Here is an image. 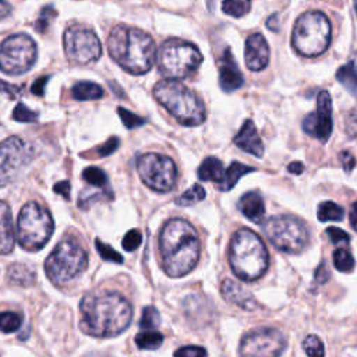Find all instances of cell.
<instances>
[{"mask_svg": "<svg viewBox=\"0 0 357 357\" xmlns=\"http://www.w3.org/2000/svg\"><path fill=\"white\" fill-rule=\"evenodd\" d=\"M81 328L96 337H110L124 332L132 319L130 301L117 291H91L81 300Z\"/></svg>", "mask_w": 357, "mask_h": 357, "instance_id": "6da1fadb", "label": "cell"}, {"mask_svg": "<svg viewBox=\"0 0 357 357\" xmlns=\"http://www.w3.org/2000/svg\"><path fill=\"white\" fill-rule=\"evenodd\" d=\"M159 251L166 275L170 278L187 275L195 268L201 251L195 229L184 219H170L160 230Z\"/></svg>", "mask_w": 357, "mask_h": 357, "instance_id": "7a4b0ae2", "label": "cell"}, {"mask_svg": "<svg viewBox=\"0 0 357 357\" xmlns=\"http://www.w3.org/2000/svg\"><path fill=\"white\" fill-rule=\"evenodd\" d=\"M110 57L127 73L139 75L148 73L156 59V45L152 36L138 28L117 25L107 38Z\"/></svg>", "mask_w": 357, "mask_h": 357, "instance_id": "3957f363", "label": "cell"}, {"mask_svg": "<svg viewBox=\"0 0 357 357\" xmlns=\"http://www.w3.org/2000/svg\"><path fill=\"white\" fill-rule=\"evenodd\" d=\"M229 264L237 278L251 282L265 273L269 265V254L259 236L243 227L230 240Z\"/></svg>", "mask_w": 357, "mask_h": 357, "instance_id": "277c9868", "label": "cell"}, {"mask_svg": "<svg viewBox=\"0 0 357 357\" xmlns=\"http://www.w3.org/2000/svg\"><path fill=\"white\" fill-rule=\"evenodd\" d=\"M153 96L183 126H198L206 117L205 106L198 95L176 78L156 82Z\"/></svg>", "mask_w": 357, "mask_h": 357, "instance_id": "5b68a950", "label": "cell"}, {"mask_svg": "<svg viewBox=\"0 0 357 357\" xmlns=\"http://www.w3.org/2000/svg\"><path fill=\"white\" fill-rule=\"evenodd\" d=\"M331 43V22L321 11H307L301 14L291 32L294 50L307 57L322 54Z\"/></svg>", "mask_w": 357, "mask_h": 357, "instance_id": "8992f818", "label": "cell"}, {"mask_svg": "<svg viewBox=\"0 0 357 357\" xmlns=\"http://www.w3.org/2000/svg\"><path fill=\"white\" fill-rule=\"evenodd\" d=\"M86 266V251L73 238L61 240L45 261V272L56 286H64L78 278Z\"/></svg>", "mask_w": 357, "mask_h": 357, "instance_id": "52a82bcc", "label": "cell"}, {"mask_svg": "<svg viewBox=\"0 0 357 357\" xmlns=\"http://www.w3.org/2000/svg\"><path fill=\"white\" fill-rule=\"evenodd\" d=\"M159 71L166 78H185L202 63V54L197 46L181 39H167L156 54Z\"/></svg>", "mask_w": 357, "mask_h": 357, "instance_id": "ba28073f", "label": "cell"}, {"mask_svg": "<svg viewBox=\"0 0 357 357\" xmlns=\"http://www.w3.org/2000/svg\"><path fill=\"white\" fill-rule=\"evenodd\" d=\"M17 229L21 247L26 251H38L50 240L54 223L47 209L35 201H29L21 208Z\"/></svg>", "mask_w": 357, "mask_h": 357, "instance_id": "9c48e42d", "label": "cell"}, {"mask_svg": "<svg viewBox=\"0 0 357 357\" xmlns=\"http://www.w3.org/2000/svg\"><path fill=\"white\" fill-rule=\"evenodd\" d=\"M266 238L279 250L287 254H300L308 243L305 225L289 215L269 218L262 226Z\"/></svg>", "mask_w": 357, "mask_h": 357, "instance_id": "30bf717a", "label": "cell"}, {"mask_svg": "<svg viewBox=\"0 0 357 357\" xmlns=\"http://www.w3.org/2000/svg\"><path fill=\"white\" fill-rule=\"evenodd\" d=\"M36 53V43L29 35H11L0 43V70L11 75L24 74L33 66Z\"/></svg>", "mask_w": 357, "mask_h": 357, "instance_id": "8fae6325", "label": "cell"}, {"mask_svg": "<svg viewBox=\"0 0 357 357\" xmlns=\"http://www.w3.org/2000/svg\"><path fill=\"white\" fill-rule=\"evenodd\" d=\"M137 172L142 183L153 191H170L177 178V167L174 162L160 153H145L137 160Z\"/></svg>", "mask_w": 357, "mask_h": 357, "instance_id": "7c38bea8", "label": "cell"}, {"mask_svg": "<svg viewBox=\"0 0 357 357\" xmlns=\"http://www.w3.org/2000/svg\"><path fill=\"white\" fill-rule=\"evenodd\" d=\"M67 59L75 64H89L102 56V45L96 33L84 26H70L63 36Z\"/></svg>", "mask_w": 357, "mask_h": 357, "instance_id": "4fadbf2b", "label": "cell"}, {"mask_svg": "<svg viewBox=\"0 0 357 357\" xmlns=\"http://www.w3.org/2000/svg\"><path fill=\"white\" fill-rule=\"evenodd\" d=\"M32 158V148L20 137H8L0 142V187L15 181Z\"/></svg>", "mask_w": 357, "mask_h": 357, "instance_id": "5bb4252c", "label": "cell"}, {"mask_svg": "<svg viewBox=\"0 0 357 357\" xmlns=\"http://www.w3.org/2000/svg\"><path fill=\"white\" fill-rule=\"evenodd\" d=\"M286 347V337L275 328H257L240 342L238 353L252 357L280 356Z\"/></svg>", "mask_w": 357, "mask_h": 357, "instance_id": "9a60e30c", "label": "cell"}, {"mask_svg": "<svg viewBox=\"0 0 357 357\" xmlns=\"http://www.w3.org/2000/svg\"><path fill=\"white\" fill-rule=\"evenodd\" d=\"M332 100L326 91H321L317 98V112L310 113L303 120V130L311 137L326 142L332 132Z\"/></svg>", "mask_w": 357, "mask_h": 357, "instance_id": "2e32d148", "label": "cell"}, {"mask_svg": "<svg viewBox=\"0 0 357 357\" xmlns=\"http://www.w3.org/2000/svg\"><path fill=\"white\" fill-rule=\"evenodd\" d=\"M245 64L251 71H261L269 63V46L261 33H252L245 40Z\"/></svg>", "mask_w": 357, "mask_h": 357, "instance_id": "e0dca14e", "label": "cell"}, {"mask_svg": "<svg viewBox=\"0 0 357 357\" xmlns=\"http://www.w3.org/2000/svg\"><path fill=\"white\" fill-rule=\"evenodd\" d=\"M244 84L243 74L230 52L226 49L219 59V85L225 92H233Z\"/></svg>", "mask_w": 357, "mask_h": 357, "instance_id": "ac0fdd59", "label": "cell"}, {"mask_svg": "<svg viewBox=\"0 0 357 357\" xmlns=\"http://www.w3.org/2000/svg\"><path fill=\"white\" fill-rule=\"evenodd\" d=\"M220 293L226 301H229L243 310L252 311L258 307L252 294L247 289H244L238 282H236L233 279H225L222 282Z\"/></svg>", "mask_w": 357, "mask_h": 357, "instance_id": "d6986e66", "label": "cell"}, {"mask_svg": "<svg viewBox=\"0 0 357 357\" xmlns=\"http://www.w3.org/2000/svg\"><path fill=\"white\" fill-rule=\"evenodd\" d=\"M234 144L241 151L251 153L255 158H262L264 155V144L252 120L244 121L243 127L234 137Z\"/></svg>", "mask_w": 357, "mask_h": 357, "instance_id": "ffe728a7", "label": "cell"}, {"mask_svg": "<svg viewBox=\"0 0 357 357\" xmlns=\"http://www.w3.org/2000/svg\"><path fill=\"white\" fill-rule=\"evenodd\" d=\"M15 244L13 213L7 202L0 201V254H8Z\"/></svg>", "mask_w": 357, "mask_h": 357, "instance_id": "44dd1931", "label": "cell"}, {"mask_svg": "<svg viewBox=\"0 0 357 357\" xmlns=\"http://www.w3.org/2000/svg\"><path fill=\"white\" fill-rule=\"evenodd\" d=\"M238 208L247 219L252 220L257 225L262 223V219L265 215V205L258 191L245 192L238 201Z\"/></svg>", "mask_w": 357, "mask_h": 357, "instance_id": "7402d4cb", "label": "cell"}, {"mask_svg": "<svg viewBox=\"0 0 357 357\" xmlns=\"http://www.w3.org/2000/svg\"><path fill=\"white\" fill-rule=\"evenodd\" d=\"M198 177L202 181H213V183H220L225 176V169L222 160H219L215 156H208L206 159L202 160V163L198 167L197 172Z\"/></svg>", "mask_w": 357, "mask_h": 357, "instance_id": "603a6c76", "label": "cell"}, {"mask_svg": "<svg viewBox=\"0 0 357 357\" xmlns=\"http://www.w3.org/2000/svg\"><path fill=\"white\" fill-rule=\"evenodd\" d=\"M35 272L25 264H11L7 269V279L11 284L28 287L35 282Z\"/></svg>", "mask_w": 357, "mask_h": 357, "instance_id": "cb8c5ba5", "label": "cell"}, {"mask_svg": "<svg viewBox=\"0 0 357 357\" xmlns=\"http://www.w3.org/2000/svg\"><path fill=\"white\" fill-rule=\"evenodd\" d=\"M254 170H255V169L251 167V166H247V165L240 163V162H233V163L229 166L227 172L225 173L223 180H222L220 183H218V184H219V190H220V191H229V190H231V188L236 185V183L238 181L240 177H243L244 174H248V173H251V172H254Z\"/></svg>", "mask_w": 357, "mask_h": 357, "instance_id": "d4e9b609", "label": "cell"}, {"mask_svg": "<svg viewBox=\"0 0 357 357\" xmlns=\"http://www.w3.org/2000/svg\"><path fill=\"white\" fill-rule=\"evenodd\" d=\"M71 95L75 100H96L103 96V89L95 82L79 81L73 86Z\"/></svg>", "mask_w": 357, "mask_h": 357, "instance_id": "484cf974", "label": "cell"}, {"mask_svg": "<svg viewBox=\"0 0 357 357\" xmlns=\"http://www.w3.org/2000/svg\"><path fill=\"white\" fill-rule=\"evenodd\" d=\"M100 199H113L112 190H105L98 187H93L92 190L85 188L78 197V206L85 211L91 208L96 201H100Z\"/></svg>", "mask_w": 357, "mask_h": 357, "instance_id": "4316f807", "label": "cell"}, {"mask_svg": "<svg viewBox=\"0 0 357 357\" xmlns=\"http://www.w3.org/2000/svg\"><path fill=\"white\" fill-rule=\"evenodd\" d=\"M163 343V335L155 331H145L139 332L135 336V344L141 350H156Z\"/></svg>", "mask_w": 357, "mask_h": 357, "instance_id": "83f0119b", "label": "cell"}, {"mask_svg": "<svg viewBox=\"0 0 357 357\" xmlns=\"http://www.w3.org/2000/svg\"><path fill=\"white\" fill-rule=\"evenodd\" d=\"M82 178L85 183H88L92 187H98V188H105V190H110L109 185V177L107 174L96 167V166H89L82 172Z\"/></svg>", "mask_w": 357, "mask_h": 357, "instance_id": "f1b7e54d", "label": "cell"}, {"mask_svg": "<svg viewBox=\"0 0 357 357\" xmlns=\"http://www.w3.org/2000/svg\"><path fill=\"white\" fill-rule=\"evenodd\" d=\"M318 219L321 222H328V220H342L344 216V211L340 205H337L333 201H324L318 206Z\"/></svg>", "mask_w": 357, "mask_h": 357, "instance_id": "f546056e", "label": "cell"}, {"mask_svg": "<svg viewBox=\"0 0 357 357\" xmlns=\"http://www.w3.org/2000/svg\"><path fill=\"white\" fill-rule=\"evenodd\" d=\"M336 78L347 91H350V92L357 91V73H356L353 61H349L347 64L342 66L336 71Z\"/></svg>", "mask_w": 357, "mask_h": 357, "instance_id": "4dcf8cb0", "label": "cell"}, {"mask_svg": "<svg viewBox=\"0 0 357 357\" xmlns=\"http://www.w3.org/2000/svg\"><path fill=\"white\" fill-rule=\"evenodd\" d=\"M205 195L206 194H205L204 187L199 184H194L176 199V204L180 206H190V205H194V204L202 201L205 198Z\"/></svg>", "mask_w": 357, "mask_h": 357, "instance_id": "1f68e13d", "label": "cell"}, {"mask_svg": "<svg viewBox=\"0 0 357 357\" xmlns=\"http://www.w3.org/2000/svg\"><path fill=\"white\" fill-rule=\"evenodd\" d=\"M251 8V0H223L222 10L231 17H243Z\"/></svg>", "mask_w": 357, "mask_h": 357, "instance_id": "d6a6232c", "label": "cell"}, {"mask_svg": "<svg viewBox=\"0 0 357 357\" xmlns=\"http://www.w3.org/2000/svg\"><path fill=\"white\" fill-rule=\"evenodd\" d=\"M22 325V317L15 312L4 311L0 312V332L13 333L17 332Z\"/></svg>", "mask_w": 357, "mask_h": 357, "instance_id": "836d02e7", "label": "cell"}, {"mask_svg": "<svg viewBox=\"0 0 357 357\" xmlns=\"http://www.w3.org/2000/svg\"><path fill=\"white\" fill-rule=\"evenodd\" d=\"M333 265L340 272H351L354 268V258L346 248H337L333 252Z\"/></svg>", "mask_w": 357, "mask_h": 357, "instance_id": "e575fe53", "label": "cell"}, {"mask_svg": "<svg viewBox=\"0 0 357 357\" xmlns=\"http://www.w3.org/2000/svg\"><path fill=\"white\" fill-rule=\"evenodd\" d=\"M160 324V315L159 311L153 305H148L142 310L139 326L142 329H155Z\"/></svg>", "mask_w": 357, "mask_h": 357, "instance_id": "d590c367", "label": "cell"}, {"mask_svg": "<svg viewBox=\"0 0 357 357\" xmlns=\"http://www.w3.org/2000/svg\"><path fill=\"white\" fill-rule=\"evenodd\" d=\"M95 247H96V251L99 252V255H100L105 261L114 262V264H123V257H121L114 248H112L109 244H106V243H103L102 240L96 238V240H95Z\"/></svg>", "mask_w": 357, "mask_h": 357, "instance_id": "8d00e7d4", "label": "cell"}, {"mask_svg": "<svg viewBox=\"0 0 357 357\" xmlns=\"http://www.w3.org/2000/svg\"><path fill=\"white\" fill-rule=\"evenodd\" d=\"M303 350L311 356V357H318V356H324L325 350H324V344L321 342L319 337H317L315 335H308L304 340H303Z\"/></svg>", "mask_w": 357, "mask_h": 357, "instance_id": "74e56055", "label": "cell"}, {"mask_svg": "<svg viewBox=\"0 0 357 357\" xmlns=\"http://www.w3.org/2000/svg\"><path fill=\"white\" fill-rule=\"evenodd\" d=\"M13 119L21 123H36L39 116L36 112L31 110L24 103H18L13 110Z\"/></svg>", "mask_w": 357, "mask_h": 357, "instance_id": "f35d334b", "label": "cell"}, {"mask_svg": "<svg viewBox=\"0 0 357 357\" xmlns=\"http://www.w3.org/2000/svg\"><path fill=\"white\" fill-rule=\"evenodd\" d=\"M56 14H57V13H56V10H54L52 6L43 7L42 11H40V14H39V17H38V20H36V22H35V29H36L38 32L43 33V32L49 28L50 22L54 20Z\"/></svg>", "mask_w": 357, "mask_h": 357, "instance_id": "ab89813d", "label": "cell"}, {"mask_svg": "<svg viewBox=\"0 0 357 357\" xmlns=\"http://www.w3.org/2000/svg\"><path fill=\"white\" fill-rule=\"evenodd\" d=\"M119 145H120V139L117 137H112L106 142L99 145L96 149L91 151L89 155H92L91 158H105L112 155L119 148Z\"/></svg>", "mask_w": 357, "mask_h": 357, "instance_id": "60d3db41", "label": "cell"}, {"mask_svg": "<svg viewBox=\"0 0 357 357\" xmlns=\"http://www.w3.org/2000/svg\"><path fill=\"white\" fill-rule=\"evenodd\" d=\"M117 113L123 121V124L127 127V128H135V127H139L145 123V119L139 117L138 114L124 109V107H117Z\"/></svg>", "mask_w": 357, "mask_h": 357, "instance_id": "b9f144b4", "label": "cell"}, {"mask_svg": "<svg viewBox=\"0 0 357 357\" xmlns=\"http://www.w3.org/2000/svg\"><path fill=\"white\" fill-rule=\"evenodd\" d=\"M141 241H142V234H141V231H139L138 229H131V230H128V231L126 233V236L123 237L121 244H123V248H124L126 251H134V250H137V248L139 247Z\"/></svg>", "mask_w": 357, "mask_h": 357, "instance_id": "7bdbcfd3", "label": "cell"}, {"mask_svg": "<svg viewBox=\"0 0 357 357\" xmlns=\"http://www.w3.org/2000/svg\"><path fill=\"white\" fill-rule=\"evenodd\" d=\"M326 234H328L329 240L333 244H337V245L349 244V241H350V236L344 230H342L339 227H329V229H326Z\"/></svg>", "mask_w": 357, "mask_h": 357, "instance_id": "ee69618b", "label": "cell"}, {"mask_svg": "<svg viewBox=\"0 0 357 357\" xmlns=\"http://www.w3.org/2000/svg\"><path fill=\"white\" fill-rule=\"evenodd\" d=\"M176 356H183V357H204L206 356V350L199 347V346H185L174 351Z\"/></svg>", "mask_w": 357, "mask_h": 357, "instance_id": "f6af8a7d", "label": "cell"}, {"mask_svg": "<svg viewBox=\"0 0 357 357\" xmlns=\"http://www.w3.org/2000/svg\"><path fill=\"white\" fill-rule=\"evenodd\" d=\"M346 132L351 138H357V107L353 109L349 116L346 117V124H344Z\"/></svg>", "mask_w": 357, "mask_h": 357, "instance_id": "bcb514c9", "label": "cell"}, {"mask_svg": "<svg viewBox=\"0 0 357 357\" xmlns=\"http://www.w3.org/2000/svg\"><path fill=\"white\" fill-rule=\"evenodd\" d=\"M21 91H22V88L18 86V85H13V84H8L6 81H0V92L7 95L11 99L18 98L21 95Z\"/></svg>", "mask_w": 357, "mask_h": 357, "instance_id": "7dc6e473", "label": "cell"}, {"mask_svg": "<svg viewBox=\"0 0 357 357\" xmlns=\"http://www.w3.org/2000/svg\"><path fill=\"white\" fill-rule=\"evenodd\" d=\"M340 162H342V166L346 172H351L353 167L356 166V158L351 155V152L349 151H343L340 155Z\"/></svg>", "mask_w": 357, "mask_h": 357, "instance_id": "c3c4849f", "label": "cell"}, {"mask_svg": "<svg viewBox=\"0 0 357 357\" xmlns=\"http://www.w3.org/2000/svg\"><path fill=\"white\" fill-rule=\"evenodd\" d=\"M49 75H46V77H39L33 84H32V86H31V92L33 93V95H38V96H42L43 93H45V86H46V82L49 81Z\"/></svg>", "mask_w": 357, "mask_h": 357, "instance_id": "681fc988", "label": "cell"}, {"mask_svg": "<svg viewBox=\"0 0 357 357\" xmlns=\"http://www.w3.org/2000/svg\"><path fill=\"white\" fill-rule=\"evenodd\" d=\"M53 191H54V192H57V194H60V195H63L67 201L70 199V183H68L67 180H64V181H60V183L54 184Z\"/></svg>", "mask_w": 357, "mask_h": 357, "instance_id": "f907efd6", "label": "cell"}, {"mask_svg": "<svg viewBox=\"0 0 357 357\" xmlns=\"http://www.w3.org/2000/svg\"><path fill=\"white\" fill-rule=\"evenodd\" d=\"M314 278H315V282H318V283H325L329 279V272L326 269L325 262H321V265L315 271V276Z\"/></svg>", "mask_w": 357, "mask_h": 357, "instance_id": "816d5d0a", "label": "cell"}, {"mask_svg": "<svg viewBox=\"0 0 357 357\" xmlns=\"http://www.w3.org/2000/svg\"><path fill=\"white\" fill-rule=\"evenodd\" d=\"M287 170L293 174H301L304 172V165L301 162H291L289 166H287Z\"/></svg>", "mask_w": 357, "mask_h": 357, "instance_id": "f5cc1de1", "label": "cell"}, {"mask_svg": "<svg viewBox=\"0 0 357 357\" xmlns=\"http://www.w3.org/2000/svg\"><path fill=\"white\" fill-rule=\"evenodd\" d=\"M350 225L357 231V201L353 202L351 211H350Z\"/></svg>", "mask_w": 357, "mask_h": 357, "instance_id": "db71d44e", "label": "cell"}, {"mask_svg": "<svg viewBox=\"0 0 357 357\" xmlns=\"http://www.w3.org/2000/svg\"><path fill=\"white\" fill-rule=\"evenodd\" d=\"M11 13V7L6 0H0V20L6 18Z\"/></svg>", "mask_w": 357, "mask_h": 357, "instance_id": "11a10c76", "label": "cell"}, {"mask_svg": "<svg viewBox=\"0 0 357 357\" xmlns=\"http://www.w3.org/2000/svg\"><path fill=\"white\" fill-rule=\"evenodd\" d=\"M278 17L276 15H271L269 17V20L266 21V25H268V28L269 29H275V31H278Z\"/></svg>", "mask_w": 357, "mask_h": 357, "instance_id": "9f6ffc18", "label": "cell"}, {"mask_svg": "<svg viewBox=\"0 0 357 357\" xmlns=\"http://www.w3.org/2000/svg\"><path fill=\"white\" fill-rule=\"evenodd\" d=\"M354 8H356V13H357V0H354Z\"/></svg>", "mask_w": 357, "mask_h": 357, "instance_id": "6f0895ef", "label": "cell"}]
</instances>
